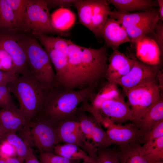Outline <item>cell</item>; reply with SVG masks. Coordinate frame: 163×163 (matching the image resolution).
Listing matches in <instances>:
<instances>
[{
  "label": "cell",
  "mask_w": 163,
  "mask_h": 163,
  "mask_svg": "<svg viewBox=\"0 0 163 163\" xmlns=\"http://www.w3.org/2000/svg\"><path fill=\"white\" fill-rule=\"evenodd\" d=\"M7 85L0 86V108L13 103Z\"/></svg>",
  "instance_id": "obj_38"
},
{
  "label": "cell",
  "mask_w": 163,
  "mask_h": 163,
  "mask_svg": "<svg viewBox=\"0 0 163 163\" xmlns=\"http://www.w3.org/2000/svg\"><path fill=\"white\" fill-rule=\"evenodd\" d=\"M57 125L50 119L40 115L25 127L31 141L40 152L54 153L55 147L59 143Z\"/></svg>",
  "instance_id": "obj_6"
},
{
  "label": "cell",
  "mask_w": 163,
  "mask_h": 163,
  "mask_svg": "<svg viewBox=\"0 0 163 163\" xmlns=\"http://www.w3.org/2000/svg\"><path fill=\"white\" fill-rule=\"evenodd\" d=\"M79 160H78V161H75V162L72 163H79ZM82 163H98V160L97 159L96 160L92 162H83Z\"/></svg>",
  "instance_id": "obj_46"
},
{
  "label": "cell",
  "mask_w": 163,
  "mask_h": 163,
  "mask_svg": "<svg viewBox=\"0 0 163 163\" xmlns=\"http://www.w3.org/2000/svg\"><path fill=\"white\" fill-rule=\"evenodd\" d=\"M96 110L116 124H122L132 118L131 109L122 95L104 101Z\"/></svg>",
  "instance_id": "obj_14"
},
{
  "label": "cell",
  "mask_w": 163,
  "mask_h": 163,
  "mask_svg": "<svg viewBox=\"0 0 163 163\" xmlns=\"http://www.w3.org/2000/svg\"><path fill=\"white\" fill-rule=\"evenodd\" d=\"M0 70L16 73L14 63L8 53L0 48Z\"/></svg>",
  "instance_id": "obj_36"
},
{
  "label": "cell",
  "mask_w": 163,
  "mask_h": 163,
  "mask_svg": "<svg viewBox=\"0 0 163 163\" xmlns=\"http://www.w3.org/2000/svg\"><path fill=\"white\" fill-rule=\"evenodd\" d=\"M54 152L57 155L69 160H79L82 159L84 162H91L97 159V158H92L81 148L72 144L59 143L55 147Z\"/></svg>",
  "instance_id": "obj_23"
},
{
  "label": "cell",
  "mask_w": 163,
  "mask_h": 163,
  "mask_svg": "<svg viewBox=\"0 0 163 163\" xmlns=\"http://www.w3.org/2000/svg\"><path fill=\"white\" fill-rule=\"evenodd\" d=\"M152 34L161 51L163 53V23L162 21L160 20L156 24Z\"/></svg>",
  "instance_id": "obj_39"
},
{
  "label": "cell",
  "mask_w": 163,
  "mask_h": 163,
  "mask_svg": "<svg viewBox=\"0 0 163 163\" xmlns=\"http://www.w3.org/2000/svg\"><path fill=\"white\" fill-rule=\"evenodd\" d=\"M96 88L88 87L76 90H68L53 87L46 92L41 113L57 124L69 119L77 120L78 107L85 101L90 102L96 93Z\"/></svg>",
  "instance_id": "obj_2"
},
{
  "label": "cell",
  "mask_w": 163,
  "mask_h": 163,
  "mask_svg": "<svg viewBox=\"0 0 163 163\" xmlns=\"http://www.w3.org/2000/svg\"><path fill=\"white\" fill-rule=\"evenodd\" d=\"M76 0H46L49 8L50 6L56 7L60 6L64 7L66 6H70L74 5Z\"/></svg>",
  "instance_id": "obj_41"
},
{
  "label": "cell",
  "mask_w": 163,
  "mask_h": 163,
  "mask_svg": "<svg viewBox=\"0 0 163 163\" xmlns=\"http://www.w3.org/2000/svg\"><path fill=\"white\" fill-rule=\"evenodd\" d=\"M142 155L149 162L163 161V136L147 141L140 146Z\"/></svg>",
  "instance_id": "obj_26"
},
{
  "label": "cell",
  "mask_w": 163,
  "mask_h": 163,
  "mask_svg": "<svg viewBox=\"0 0 163 163\" xmlns=\"http://www.w3.org/2000/svg\"><path fill=\"white\" fill-rule=\"evenodd\" d=\"M40 163H72L77 160H71L54 153L40 152Z\"/></svg>",
  "instance_id": "obj_35"
},
{
  "label": "cell",
  "mask_w": 163,
  "mask_h": 163,
  "mask_svg": "<svg viewBox=\"0 0 163 163\" xmlns=\"http://www.w3.org/2000/svg\"><path fill=\"white\" fill-rule=\"evenodd\" d=\"M7 85L19 101V108L25 116L27 126L41 113L46 91L30 71L19 75Z\"/></svg>",
  "instance_id": "obj_3"
},
{
  "label": "cell",
  "mask_w": 163,
  "mask_h": 163,
  "mask_svg": "<svg viewBox=\"0 0 163 163\" xmlns=\"http://www.w3.org/2000/svg\"><path fill=\"white\" fill-rule=\"evenodd\" d=\"M158 5V15L160 20L163 21V0H157Z\"/></svg>",
  "instance_id": "obj_44"
},
{
  "label": "cell",
  "mask_w": 163,
  "mask_h": 163,
  "mask_svg": "<svg viewBox=\"0 0 163 163\" xmlns=\"http://www.w3.org/2000/svg\"><path fill=\"white\" fill-rule=\"evenodd\" d=\"M19 75L0 70V86L7 85Z\"/></svg>",
  "instance_id": "obj_40"
},
{
  "label": "cell",
  "mask_w": 163,
  "mask_h": 163,
  "mask_svg": "<svg viewBox=\"0 0 163 163\" xmlns=\"http://www.w3.org/2000/svg\"><path fill=\"white\" fill-rule=\"evenodd\" d=\"M43 46H47L62 53L67 58V50L71 41L60 37H54L45 34L34 33L32 34Z\"/></svg>",
  "instance_id": "obj_28"
},
{
  "label": "cell",
  "mask_w": 163,
  "mask_h": 163,
  "mask_svg": "<svg viewBox=\"0 0 163 163\" xmlns=\"http://www.w3.org/2000/svg\"><path fill=\"white\" fill-rule=\"evenodd\" d=\"M134 60L118 49L113 50L108 58L109 63L105 79L109 82L116 83L130 71L133 66Z\"/></svg>",
  "instance_id": "obj_15"
},
{
  "label": "cell",
  "mask_w": 163,
  "mask_h": 163,
  "mask_svg": "<svg viewBox=\"0 0 163 163\" xmlns=\"http://www.w3.org/2000/svg\"><path fill=\"white\" fill-rule=\"evenodd\" d=\"M20 30L25 31L27 11L30 0H7Z\"/></svg>",
  "instance_id": "obj_33"
},
{
  "label": "cell",
  "mask_w": 163,
  "mask_h": 163,
  "mask_svg": "<svg viewBox=\"0 0 163 163\" xmlns=\"http://www.w3.org/2000/svg\"><path fill=\"white\" fill-rule=\"evenodd\" d=\"M56 130L59 143L75 145L81 148L90 157H97V148L90 146L86 142L78 121L69 119L61 121L57 124Z\"/></svg>",
  "instance_id": "obj_10"
},
{
  "label": "cell",
  "mask_w": 163,
  "mask_h": 163,
  "mask_svg": "<svg viewBox=\"0 0 163 163\" xmlns=\"http://www.w3.org/2000/svg\"><path fill=\"white\" fill-rule=\"evenodd\" d=\"M94 0H76L74 5L77 9L79 21L91 31V18Z\"/></svg>",
  "instance_id": "obj_32"
},
{
  "label": "cell",
  "mask_w": 163,
  "mask_h": 163,
  "mask_svg": "<svg viewBox=\"0 0 163 163\" xmlns=\"http://www.w3.org/2000/svg\"><path fill=\"white\" fill-rule=\"evenodd\" d=\"M160 20L158 17L136 25L125 28L131 42L142 36L152 33L156 25Z\"/></svg>",
  "instance_id": "obj_30"
},
{
  "label": "cell",
  "mask_w": 163,
  "mask_h": 163,
  "mask_svg": "<svg viewBox=\"0 0 163 163\" xmlns=\"http://www.w3.org/2000/svg\"><path fill=\"white\" fill-rule=\"evenodd\" d=\"M111 11L107 0H94L91 18V31L96 36H100Z\"/></svg>",
  "instance_id": "obj_22"
},
{
  "label": "cell",
  "mask_w": 163,
  "mask_h": 163,
  "mask_svg": "<svg viewBox=\"0 0 163 163\" xmlns=\"http://www.w3.org/2000/svg\"><path fill=\"white\" fill-rule=\"evenodd\" d=\"M141 145L134 143L118 146L116 149L120 163H152L142 154L140 150Z\"/></svg>",
  "instance_id": "obj_24"
},
{
  "label": "cell",
  "mask_w": 163,
  "mask_h": 163,
  "mask_svg": "<svg viewBox=\"0 0 163 163\" xmlns=\"http://www.w3.org/2000/svg\"><path fill=\"white\" fill-rule=\"evenodd\" d=\"M0 29H19L12 10L7 0H0Z\"/></svg>",
  "instance_id": "obj_29"
},
{
  "label": "cell",
  "mask_w": 163,
  "mask_h": 163,
  "mask_svg": "<svg viewBox=\"0 0 163 163\" xmlns=\"http://www.w3.org/2000/svg\"><path fill=\"white\" fill-rule=\"evenodd\" d=\"M159 83L154 82L133 88L125 94L132 112V123L137 127L148 109L162 95Z\"/></svg>",
  "instance_id": "obj_5"
},
{
  "label": "cell",
  "mask_w": 163,
  "mask_h": 163,
  "mask_svg": "<svg viewBox=\"0 0 163 163\" xmlns=\"http://www.w3.org/2000/svg\"><path fill=\"white\" fill-rule=\"evenodd\" d=\"M109 16L116 19L121 25L126 28L158 17V8H154L146 11L126 13H121L114 10L110 11Z\"/></svg>",
  "instance_id": "obj_18"
},
{
  "label": "cell",
  "mask_w": 163,
  "mask_h": 163,
  "mask_svg": "<svg viewBox=\"0 0 163 163\" xmlns=\"http://www.w3.org/2000/svg\"><path fill=\"white\" fill-rule=\"evenodd\" d=\"M117 85L116 83L107 81L90 102L92 107L97 110L104 101L122 96Z\"/></svg>",
  "instance_id": "obj_27"
},
{
  "label": "cell",
  "mask_w": 163,
  "mask_h": 163,
  "mask_svg": "<svg viewBox=\"0 0 163 163\" xmlns=\"http://www.w3.org/2000/svg\"><path fill=\"white\" fill-rule=\"evenodd\" d=\"M43 46L48 53L55 68V79L54 87L62 88L67 71V58L51 47L47 46Z\"/></svg>",
  "instance_id": "obj_21"
},
{
  "label": "cell",
  "mask_w": 163,
  "mask_h": 163,
  "mask_svg": "<svg viewBox=\"0 0 163 163\" xmlns=\"http://www.w3.org/2000/svg\"><path fill=\"white\" fill-rule=\"evenodd\" d=\"M98 163H120L116 149L109 147L97 148Z\"/></svg>",
  "instance_id": "obj_34"
},
{
  "label": "cell",
  "mask_w": 163,
  "mask_h": 163,
  "mask_svg": "<svg viewBox=\"0 0 163 163\" xmlns=\"http://www.w3.org/2000/svg\"><path fill=\"white\" fill-rule=\"evenodd\" d=\"M13 30L0 29V48L10 56L16 73L21 75L30 71L27 55L22 40V35L13 33Z\"/></svg>",
  "instance_id": "obj_9"
},
{
  "label": "cell",
  "mask_w": 163,
  "mask_h": 163,
  "mask_svg": "<svg viewBox=\"0 0 163 163\" xmlns=\"http://www.w3.org/2000/svg\"><path fill=\"white\" fill-rule=\"evenodd\" d=\"M163 136V120L158 123L145 136L143 143Z\"/></svg>",
  "instance_id": "obj_37"
},
{
  "label": "cell",
  "mask_w": 163,
  "mask_h": 163,
  "mask_svg": "<svg viewBox=\"0 0 163 163\" xmlns=\"http://www.w3.org/2000/svg\"><path fill=\"white\" fill-rule=\"evenodd\" d=\"M134 59L133 66L130 71L116 82L122 87L125 94L133 88L152 82H158L160 87H163L162 69Z\"/></svg>",
  "instance_id": "obj_8"
},
{
  "label": "cell",
  "mask_w": 163,
  "mask_h": 163,
  "mask_svg": "<svg viewBox=\"0 0 163 163\" xmlns=\"http://www.w3.org/2000/svg\"><path fill=\"white\" fill-rule=\"evenodd\" d=\"M152 163H163V161H155L153 162Z\"/></svg>",
  "instance_id": "obj_47"
},
{
  "label": "cell",
  "mask_w": 163,
  "mask_h": 163,
  "mask_svg": "<svg viewBox=\"0 0 163 163\" xmlns=\"http://www.w3.org/2000/svg\"><path fill=\"white\" fill-rule=\"evenodd\" d=\"M25 163H40L33 152L30 146L28 153L24 160Z\"/></svg>",
  "instance_id": "obj_42"
},
{
  "label": "cell",
  "mask_w": 163,
  "mask_h": 163,
  "mask_svg": "<svg viewBox=\"0 0 163 163\" xmlns=\"http://www.w3.org/2000/svg\"><path fill=\"white\" fill-rule=\"evenodd\" d=\"M30 31L32 34L70 35L69 33L59 31L53 27L47 2L43 0H30L26 14L24 31Z\"/></svg>",
  "instance_id": "obj_7"
},
{
  "label": "cell",
  "mask_w": 163,
  "mask_h": 163,
  "mask_svg": "<svg viewBox=\"0 0 163 163\" xmlns=\"http://www.w3.org/2000/svg\"><path fill=\"white\" fill-rule=\"evenodd\" d=\"M107 47H85L71 41L67 50L68 66L63 87L72 90L88 87L97 88L104 79L108 66Z\"/></svg>",
  "instance_id": "obj_1"
},
{
  "label": "cell",
  "mask_w": 163,
  "mask_h": 163,
  "mask_svg": "<svg viewBox=\"0 0 163 163\" xmlns=\"http://www.w3.org/2000/svg\"><path fill=\"white\" fill-rule=\"evenodd\" d=\"M7 133L0 125V140L4 138Z\"/></svg>",
  "instance_id": "obj_45"
},
{
  "label": "cell",
  "mask_w": 163,
  "mask_h": 163,
  "mask_svg": "<svg viewBox=\"0 0 163 163\" xmlns=\"http://www.w3.org/2000/svg\"><path fill=\"white\" fill-rule=\"evenodd\" d=\"M107 47L117 49L121 44L131 42L125 27L116 19L108 17L101 34Z\"/></svg>",
  "instance_id": "obj_16"
},
{
  "label": "cell",
  "mask_w": 163,
  "mask_h": 163,
  "mask_svg": "<svg viewBox=\"0 0 163 163\" xmlns=\"http://www.w3.org/2000/svg\"><path fill=\"white\" fill-rule=\"evenodd\" d=\"M163 120V99L161 96L146 111L137 127L145 136L158 123Z\"/></svg>",
  "instance_id": "obj_19"
},
{
  "label": "cell",
  "mask_w": 163,
  "mask_h": 163,
  "mask_svg": "<svg viewBox=\"0 0 163 163\" xmlns=\"http://www.w3.org/2000/svg\"><path fill=\"white\" fill-rule=\"evenodd\" d=\"M52 24L56 30L64 32L74 24L76 17L75 14L68 8L60 7L50 14Z\"/></svg>",
  "instance_id": "obj_25"
},
{
  "label": "cell",
  "mask_w": 163,
  "mask_h": 163,
  "mask_svg": "<svg viewBox=\"0 0 163 163\" xmlns=\"http://www.w3.org/2000/svg\"><path fill=\"white\" fill-rule=\"evenodd\" d=\"M29 70L43 89L47 91L54 86L55 73L49 56L32 35H22Z\"/></svg>",
  "instance_id": "obj_4"
},
{
  "label": "cell",
  "mask_w": 163,
  "mask_h": 163,
  "mask_svg": "<svg viewBox=\"0 0 163 163\" xmlns=\"http://www.w3.org/2000/svg\"><path fill=\"white\" fill-rule=\"evenodd\" d=\"M0 141L5 142L13 146L15 149L17 157L24 161L30 146L28 142L24 141L15 132L7 133Z\"/></svg>",
  "instance_id": "obj_31"
},
{
  "label": "cell",
  "mask_w": 163,
  "mask_h": 163,
  "mask_svg": "<svg viewBox=\"0 0 163 163\" xmlns=\"http://www.w3.org/2000/svg\"><path fill=\"white\" fill-rule=\"evenodd\" d=\"M24 161L18 158L9 157L6 159H0V163H23Z\"/></svg>",
  "instance_id": "obj_43"
},
{
  "label": "cell",
  "mask_w": 163,
  "mask_h": 163,
  "mask_svg": "<svg viewBox=\"0 0 163 163\" xmlns=\"http://www.w3.org/2000/svg\"><path fill=\"white\" fill-rule=\"evenodd\" d=\"M76 117L83 136L89 145L95 148L110 145L106 132L93 116L88 115L78 107Z\"/></svg>",
  "instance_id": "obj_11"
},
{
  "label": "cell",
  "mask_w": 163,
  "mask_h": 163,
  "mask_svg": "<svg viewBox=\"0 0 163 163\" xmlns=\"http://www.w3.org/2000/svg\"><path fill=\"white\" fill-rule=\"evenodd\" d=\"M27 123L23 112L13 103L0 109V125L8 133L16 132Z\"/></svg>",
  "instance_id": "obj_17"
},
{
  "label": "cell",
  "mask_w": 163,
  "mask_h": 163,
  "mask_svg": "<svg viewBox=\"0 0 163 163\" xmlns=\"http://www.w3.org/2000/svg\"><path fill=\"white\" fill-rule=\"evenodd\" d=\"M152 33L142 36L132 43L135 45V56L130 58L162 69L163 53Z\"/></svg>",
  "instance_id": "obj_12"
},
{
  "label": "cell",
  "mask_w": 163,
  "mask_h": 163,
  "mask_svg": "<svg viewBox=\"0 0 163 163\" xmlns=\"http://www.w3.org/2000/svg\"><path fill=\"white\" fill-rule=\"evenodd\" d=\"M106 128L110 145L143 143L144 134L133 123L123 125L115 123L110 120Z\"/></svg>",
  "instance_id": "obj_13"
},
{
  "label": "cell",
  "mask_w": 163,
  "mask_h": 163,
  "mask_svg": "<svg viewBox=\"0 0 163 163\" xmlns=\"http://www.w3.org/2000/svg\"><path fill=\"white\" fill-rule=\"evenodd\" d=\"M108 2L114 6L118 11L123 13L144 11L158 7L157 0H109Z\"/></svg>",
  "instance_id": "obj_20"
}]
</instances>
